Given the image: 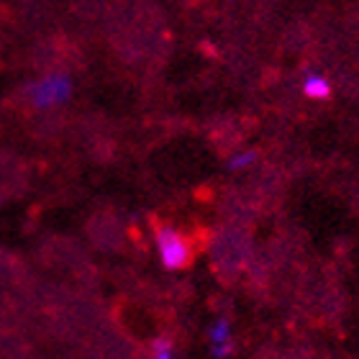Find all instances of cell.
I'll list each match as a JSON object with an SVG mask.
<instances>
[{
	"label": "cell",
	"instance_id": "6",
	"mask_svg": "<svg viewBox=\"0 0 359 359\" xmlns=\"http://www.w3.org/2000/svg\"><path fill=\"white\" fill-rule=\"evenodd\" d=\"M151 357H157V359H172L175 357L172 341H167V339H154V341H151Z\"/></svg>",
	"mask_w": 359,
	"mask_h": 359
},
{
	"label": "cell",
	"instance_id": "3",
	"mask_svg": "<svg viewBox=\"0 0 359 359\" xmlns=\"http://www.w3.org/2000/svg\"><path fill=\"white\" fill-rule=\"evenodd\" d=\"M303 95L311 97V100H326L331 95V85L323 75H316V72H308L306 80H303Z\"/></svg>",
	"mask_w": 359,
	"mask_h": 359
},
{
	"label": "cell",
	"instance_id": "4",
	"mask_svg": "<svg viewBox=\"0 0 359 359\" xmlns=\"http://www.w3.org/2000/svg\"><path fill=\"white\" fill-rule=\"evenodd\" d=\"M259 159V151L257 149H241L239 154H233L229 162H226V170H231V172H239V170H247L252 167Z\"/></svg>",
	"mask_w": 359,
	"mask_h": 359
},
{
	"label": "cell",
	"instance_id": "5",
	"mask_svg": "<svg viewBox=\"0 0 359 359\" xmlns=\"http://www.w3.org/2000/svg\"><path fill=\"white\" fill-rule=\"evenodd\" d=\"M208 337H210V344H226V341H231V323H229V318H218L208 329Z\"/></svg>",
	"mask_w": 359,
	"mask_h": 359
},
{
	"label": "cell",
	"instance_id": "1",
	"mask_svg": "<svg viewBox=\"0 0 359 359\" xmlns=\"http://www.w3.org/2000/svg\"><path fill=\"white\" fill-rule=\"evenodd\" d=\"M29 100L39 111H52L60 108L72 97V77L65 72H49V75L39 77L29 85Z\"/></svg>",
	"mask_w": 359,
	"mask_h": 359
},
{
	"label": "cell",
	"instance_id": "2",
	"mask_svg": "<svg viewBox=\"0 0 359 359\" xmlns=\"http://www.w3.org/2000/svg\"><path fill=\"white\" fill-rule=\"evenodd\" d=\"M154 241H157L159 262L165 269H182L190 262V244L177 229L167 224H159L154 229Z\"/></svg>",
	"mask_w": 359,
	"mask_h": 359
},
{
	"label": "cell",
	"instance_id": "7",
	"mask_svg": "<svg viewBox=\"0 0 359 359\" xmlns=\"http://www.w3.org/2000/svg\"><path fill=\"white\" fill-rule=\"evenodd\" d=\"M210 354H213V357H231L233 344L231 341H226V344H210Z\"/></svg>",
	"mask_w": 359,
	"mask_h": 359
}]
</instances>
